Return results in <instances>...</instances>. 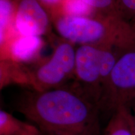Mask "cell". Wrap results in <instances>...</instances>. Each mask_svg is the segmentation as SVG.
I'll list each match as a JSON object with an SVG mask.
<instances>
[{
	"label": "cell",
	"instance_id": "obj_1",
	"mask_svg": "<svg viewBox=\"0 0 135 135\" xmlns=\"http://www.w3.org/2000/svg\"><path fill=\"white\" fill-rule=\"evenodd\" d=\"M15 106L43 135H101L99 102L75 81L43 91L29 89Z\"/></svg>",
	"mask_w": 135,
	"mask_h": 135
},
{
	"label": "cell",
	"instance_id": "obj_2",
	"mask_svg": "<svg viewBox=\"0 0 135 135\" xmlns=\"http://www.w3.org/2000/svg\"><path fill=\"white\" fill-rule=\"evenodd\" d=\"M61 38L74 45L121 50L135 43V28L120 17L59 15L52 19Z\"/></svg>",
	"mask_w": 135,
	"mask_h": 135
},
{
	"label": "cell",
	"instance_id": "obj_3",
	"mask_svg": "<svg viewBox=\"0 0 135 135\" xmlns=\"http://www.w3.org/2000/svg\"><path fill=\"white\" fill-rule=\"evenodd\" d=\"M118 50L111 47L80 45L76 50V82L100 102L118 58Z\"/></svg>",
	"mask_w": 135,
	"mask_h": 135
},
{
	"label": "cell",
	"instance_id": "obj_4",
	"mask_svg": "<svg viewBox=\"0 0 135 135\" xmlns=\"http://www.w3.org/2000/svg\"><path fill=\"white\" fill-rule=\"evenodd\" d=\"M75 45L61 39L48 58L29 68L32 89L38 91L63 86L75 80Z\"/></svg>",
	"mask_w": 135,
	"mask_h": 135
},
{
	"label": "cell",
	"instance_id": "obj_5",
	"mask_svg": "<svg viewBox=\"0 0 135 135\" xmlns=\"http://www.w3.org/2000/svg\"><path fill=\"white\" fill-rule=\"evenodd\" d=\"M135 97V43L118 50V58L102 93L100 111L113 113Z\"/></svg>",
	"mask_w": 135,
	"mask_h": 135
},
{
	"label": "cell",
	"instance_id": "obj_6",
	"mask_svg": "<svg viewBox=\"0 0 135 135\" xmlns=\"http://www.w3.org/2000/svg\"><path fill=\"white\" fill-rule=\"evenodd\" d=\"M51 16L38 0H18L15 28L23 36H51Z\"/></svg>",
	"mask_w": 135,
	"mask_h": 135
},
{
	"label": "cell",
	"instance_id": "obj_7",
	"mask_svg": "<svg viewBox=\"0 0 135 135\" xmlns=\"http://www.w3.org/2000/svg\"><path fill=\"white\" fill-rule=\"evenodd\" d=\"M45 43L42 37L17 35L1 52V60H9L21 64L38 61Z\"/></svg>",
	"mask_w": 135,
	"mask_h": 135
},
{
	"label": "cell",
	"instance_id": "obj_8",
	"mask_svg": "<svg viewBox=\"0 0 135 135\" xmlns=\"http://www.w3.org/2000/svg\"><path fill=\"white\" fill-rule=\"evenodd\" d=\"M0 68V88L1 89L12 84L32 89L29 69L23 66V64L9 60H1Z\"/></svg>",
	"mask_w": 135,
	"mask_h": 135
},
{
	"label": "cell",
	"instance_id": "obj_9",
	"mask_svg": "<svg viewBox=\"0 0 135 135\" xmlns=\"http://www.w3.org/2000/svg\"><path fill=\"white\" fill-rule=\"evenodd\" d=\"M18 0H0V48L2 51L18 35L15 28V16Z\"/></svg>",
	"mask_w": 135,
	"mask_h": 135
},
{
	"label": "cell",
	"instance_id": "obj_10",
	"mask_svg": "<svg viewBox=\"0 0 135 135\" xmlns=\"http://www.w3.org/2000/svg\"><path fill=\"white\" fill-rule=\"evenodd\" d=\"M133 118L127 106H119L112 113L103 135H134Z\"/></svg>",
	"mask_w": 135,
	"mask_h": 135
},
{
	"label": "cell",
	"instance_id": "obj_11",
	"mask_svg": "<svg viewBox=\"0 0 135 135\" xmlns=\"http://www.w3.org/2000/svg\"><path fill=\"white\" fill-rule=\"evenodd\" d=\"M0 135H43L36 126L15 118L7 111H0Z\"/></svg>",
	"mask_w": 135,
	"mask_h": 135
},
{
	"label": "cell",
	"instance_id": "obj_12",
	"mask_svg": "<svg viewBox=\"0 0 135 135\" xmlns=\"http://www.w3.org/2000/svg\"><path fill=\"white\" fill-rule=\"evenodd\" d=\"M80 1L93 9L98 14L122 18L118 8L117 0H80Z\"/></svg>",
	"mask_w": 135,
	"mask_h": 135
},
{
	"label": "cell",
	"instance_id": "obj_13",
	"mask_svg": "<svg viewBox=\"0 0 135 135\" xmlns=\"http://www.w3.org/2000/svg\"><path fill=\"white\" fill-rule=\"evenodd\" d=\"M117 5L122 18L135 28V0H117Z\"/></svg>",
	"mask_w": 135,
	"mask_h": 135
},
{
	"label": "cell",
	"instance_id": "obj_14",
	"mask_svg": "<svg viewBox=\"0 0 135 135\" xmlns=\"http://www.w3.org/2000/svg\"><path fill=\"white\" fill-rule=\"evenodd\" d=\"M48 10L53 19L54 17L61 13L65 0H38Z\"/></svg>",
	"mask_w": 135,
	"mask_h": 135
},
{
	"label": "cell",
	"instance_id": "obj_15",
	"mask_svg": "<svg viewBox=\"0 0 135 135\" xmlns=\"http://www.w3.org/2000/svg\"><path fill=\"white\" fill-rule=\"evenodd\" d=\"M126 106H127L130 109L133 116L135 118V97L133 98L128 103L127 105Z\"/></svg>",
	"mask_w": 135,
	"mask_h": 135
},
{
	"label": "cell",
	"instance_id": "obj_16",
	"mask_svg": "<svg viewBox=\"0 0 135 135\" xmlns=\"http://www.w3.org/2000/svg\"><path fill=\"white\" fill-rule=\"evenodd\" d=\"M134 117V116H133ZM133 127H134V133L135 135V118H133Z\"/></svg>",
	"mask_w": 135,
	"mask_h": 135
}]
</instances>
